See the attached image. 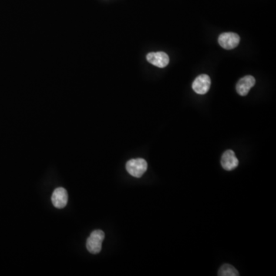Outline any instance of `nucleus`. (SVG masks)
<instances>
[{
	"label": "nucleus",
	"mask_w": 276,
	"mask_h": 276,
	"mask_svg": "<svg viewBox=\"0 0 276 276\" xmlns=\"http://www.w3.org/2000/svg\"><path fill=\"white\" fill-rule=\"evenodd\" d=\"M105 236V233L102 230H94L87 240L86 247L88 251L92 254L100 253Z\"/></svg>",
	"instance_id": "nucleus-1"
},
{
	"label": "nucleus",
	"mask_w": 276,
	"mask_h": 276,
	"mask_svg": "<svg viewBox=\"0 0 276 276\" xmlns=\"http://www.w3.org/2000/svg\"><path fill=\"white\" fill-rule=\"evenodd\" d=\"M127 171L137 178L141 177L147 169V163L143 158L132 159L126 163Z\"/></svg>",
	"instance_id": "nucleus-2"
},
{
	"label": "nucleus",
	"mask_w": 276,
	"mask_h": 276,
	"mask_svg": "<svg viewBox=\"0 0 276 276\" xmlns=\"http://www.w3.org/2000/svg\"><path fill=\"white\" fill-rule=\"evenodd\" d=\"M240 41V36L233 32H224L221 34L218 38L220 46L226 50H231L238 46Z\"/></svg>",
	"instance_id": "nucleus-3"
},
{
	"label": "nucleus",
	"mask_w": 276,
	"mask_h": 276,
	"mask_svg": "<svg viewBox=\"0 0 276 276\" xmlns=\"http://www.w3.org/2000/svg\"><path fill=\"white\" fill-rule=\"evenodd\" d=\"M211 80L207 75H200L193 82L192 88L196 94L205 95L210 90Z\"/></svg>",
	"instance_id": "nucleus-4"
},
{
	"label": "nucleus",
	"mask_w": 276,
	"mask_h": 276,
	"mask_svg": "<svg viewBox=\"0 0 276 276\" xmlns=\"http://www.w3.org/2000/svg\"><path fill=\"white\" fill-rule=\"evenodd\" d=\"M146 60L151 65L160 68L167 66L170 62L168 55L163 52H150V53L147 54Z\"/></svg>",
	"instance_id": "nucleus-5"
},
{
	"label": "nucleus",
	"mask_w": 276,
	"mask_h": 276,
	"mask_svg": "<svg viewBox=\"0 0 276 276\" xmlns=\"http://www.w3.org/2000/svg\"><path fill=\"white\" fill-rule=\"evenodd\" d=\"M68 192L62 187H58L54 190L52 193V202L54 206L58 209H62L65 207L68 203Z\"/></svg>",
	"instance_id": "nucleus-6"
},
{
	"label": "nucleus",
	"mask_w": 276,
	"mask_h": 276,
	"mask_svg": "<svg viewBox=\"0 0 276 276\" xmlns=\"http://www.w3.org/2000/svg\"><path fill=\"white\" fill-rule=\"evenodd\" d=\"M256 84V79L252 75H246L239 81L236 85V91L241 96H246L248 95L250 89Z\"/></svg>",
	"instance_id": "nucleus-7"
},
{
	"label": "nucleus",
	"mask_w": 276,
	"mask_h": 276,
	"mask_svg": "<svg viewBox=\"0 0 276 276\" xmlns=\"http://www.w3.org/2000/svg\"><path fill=\"white\" fill-rule=\"evenodd\" d=\"M221 165L226 170H233L238 166V159L233 150H228L224 152L222 156Z\"/></svg>",
	"instance_id": "nucleus-8"
},
{
	"label": "nucleus",
	"mask_w": 276,
	"mask_h": 276,
	"mask_svg": "<svg viewBox=\"0 0 276 276\" xmlns=\"http://www.w3.org/2000/svg\"><path fill=\"white\" fill-rule=\"evenodd\" d=\"M218 276H238V271L231 265L224 264L219 270Z\"/></svg>",
	"instance_id": "nucleus-9"
}]
</instances>
